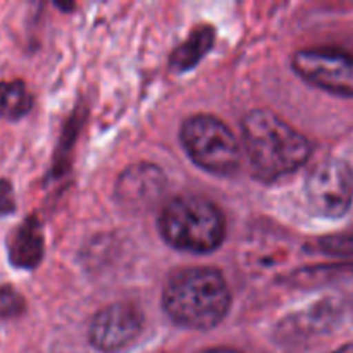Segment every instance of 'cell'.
I'll use <instances>...</instances> for the list:
<instances>
[{
  "label": "cell",
  "mask_w": 353,
  "mask_h": 353,
  "mask_svg": "<svg viewBox=\"0 0 353 353\" xmlns=\"http://www.w3.org/2000/svg\"><path fill=\"white\" fill-rule=\"evenodd\" d=\"M319 248L326 254H353V236H330L319 240Z\"/></svg>",
  "instance_id": "cell-13"
},
{
  "label": "cell",
  "mask_w": 353,
  "mask_h": 353,
  "mask_svg": "<svg viewBox=\"0 0 353 353\" xmlns=\"http://www.w3.org/2000/svg\"><path fill=\"white\" fill-rule=\"evenodd\" d=\"M159 230L176 250L210 254L226 238V219L210 200L200 195H179L162 209Z\"/></svg>",
  "instance_id": "cell-3"
},
{
  "label": "cell",
  "mask_w": 353,
  "mask_h": 353,
  "mask_svg": "<svg viewBox=\"0 0 353 353\" xmlns=\"http://www.w3.org/2000/svg\"><path fill=\"white\" fill-rule=\"evenodd\" d=\"M179 138L188 157L203 171L230 176L241 164V145L233 131L210 114H195L183 123Z\"/></svg>",
  "instance_id": "cell-4"
},
{
  "label": "cell",
  "mask_w": 353,
  "mask_h": 353,
  "mask_svg": "<svg viewBox=\"0 0 353 353\" xmlns=\"http://www.w3.org/2000/svg\"><path fill=\"white\" fill-rule=\"evenodd\" d=\"M162 307L179 327L209 331L230 312V286L219 269L186 268L168 281Z\"/></svg>",
  "instance_id": "cell-2"
},
{
  "label": "cell",
  "mask_w": 353,
  "mask_h": 353,
  "mask_svg": "<svg viewBox=\"0 0 353 353\" xmlns=\"http://www.w3.org/2000/svg\"><path fill=\"white\" fill-rule=\"evenodd\" d=\"M293 69L302 79L333 95L353 97V55L330 47L303 48L293 55Z\"/></svg>",
  "instance_id": "cell-6"
},
{
  "label": "cell",
  "mask_w": 353,
  "mask_h": 353,
  "mask_svg": "<svg viewBox=\"0 0 353 353\" xmlns=\"http://www.w3.org/2000/svg\"><path fill=\"white\" fill-rule=\"evenodd\" d=\"M331 353H353V343L343 345V347L336 348V350H333Z\"/></svg>",
  "instance_id": "cell-16"
},
{
  "label": "cell",
  "mask_w": 353,
  "mask_h": 353,
  "mask_svg": "<svg viewBox=\"0 0 353 353\" xmlns=\"http://www.w3.org/2000/svg\"><path fill=\"white\" fill-rule=\"evenodd\" d=\"M143 331V314L131 303L103 307L90 323V343L102 353H117L137 341Z\"/></svg>",
  "instance_id": "cell-7"
},
{
  "label": "cell",
  "mask_w": 353,
  "mask_h": 353,
  "mask_svg": "<svg viewBox=\"0 0 353 353\" xmlns=\"http://www.w3.org/2000/svg\"><path fill=\"white\" fill-rule=\"evenodd\" d=\"M202 353H243V352L234 350V348H210V350H205Z\"/></svg>",
  "instance_id": "cell-15"
},
{
  "label": "cell",
  "mask_w": 353,
  "mask_h": 353,
  "mask_svg": "<svg viewBox=\"0 0 353 353\" xmlns=\"http://www.w3.org/2000/svg\"><path fill=\"white\" fill-rule=\"evenodd\" d=\"M33 105V97L28 92L23 81H2L0 83V117L9 121H17L26 116Z\"/></svg>",
  "instance_id": "cell-11"
},
{
  "label": "cell",
  "mask_w": 353,
  "mask_h": 353,
  "mask_svg": "<svg viewBox=\"0 0 353 353\" xmlns=\"http://www.w3.org/2000/svg\"><path fill=\"white\" fill-rule=\"evenodd\" d=\"M165 190V176L157 165L137 164L119 176L116 186L117 200L133 210L148 209Z\"/></svg>",
  "instance_id": "cell-8"
},
{
  "label": "cell",
  "mask_w": 353,
  "mask_h": 353,
  "mask_svg": "<svg viewBox=\"0 0 353 353\" xmlns=\"http://www.w3.org/2000/svg\"><path fill=\"white\" fill-rule=\"evenodd\" d=\"M24 310V300L19 293L12 288H0V317L10 319V317L21 316Z\"/></svg>",
  "instance_id": "cell-12"
},
{
  "label": "cell",
  "mask_w": 353,
  "mask_h": 353,
  "mask_svg": "<svg viewBox=\"0 0 353 353\" xmlns=\"http://www.w3.org/2000/svg\"><path fill=\"white\" fill-rule=\"evenodd\" d=\"M43 231L37 217L24 221L9 241V261L17 269H34L43 257Z\"/></svg>",
  "instance_id": "cell-9"
},
{
  "label": "cell",
  "mask_w": 353,
  "mask_h": 353,
  "mask_svg": "<svg viewBox=\"0 0 353 353\" xmlns=\"http://www.w3.org/2000/svg\"><path fill=\"white\" fill-rule=\"evenodd\" d=\"M16 210V199L14 190L7 179H0V216L12 214Z\"/></svg>",
  "instance_id": "cell-14"
},
{
  "label": "cell",
  "mask_w": 353,
  "mask_h": 353,
  "mask_svg": "<svg viewBox=\"0 0 353 353\" xmlns=\"http://www.w3.org/2000/svg\"><path fill=\"white\" fill-rule=\"evenodd\" d=\"M305 199L317 216L343 217L353 203V169L340 159L316 164L307 174Z\"/></svg>",
  "instance_id": "cell-5"
},
{
  "label": "cell",
  "mask_w": 353,
  "mask_h": 353,
  "mask_svg": "<svg viewBox=\"0 0 353 353\" xmlns=\"http://www.w3.org/2000/svg\"><path fill=\"white\" fill-rule=\"evenodd\" d=\"M214 40H216V31L212 26L205 24L195 28L192 34L172 52L171 68L178 72L193 69L214 47Z\"/></svg>",
  "instance_id": "cell-10"
},
{
  "label": "cell",
  "mask_w": 353,
  "mask_h": 353,
  "mask_svg": "<svg viewBox=\"0 0 353 353\" xmlns=\"http://www.w3.org/2000/svg\"><path fill=\"white\" fill-rule=\"evenodd\" d=\"M241 131L252 171L262 181L292 174L312 154L310 141L271 110H250L243 117Z\"/></svg>",
  "instance_id": "cell-1"
}]
</instances>
